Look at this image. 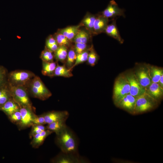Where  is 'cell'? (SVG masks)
Wrapping results in <instances>:
<instances>
[{"instance_id":"cell-29","label":"cell","mask_w":163,"mask_h":163,"mask_svg":"<svg viewBox=\"0 0 163 163\" xmlns=\"http://www.w3.org/2000/svg\"><path fill=\"white\" fill-rule=\"evenodd\" d=\"M99 56L92 45L89 48L87 62L91 66H94L98 60Z\"/></svg>"},{"instance_id":"cell-30","label":"cell","mask_w":163,"mask_h":163,"mask_svg":"<svg viewBox=\"0 0 163 163\" xmlns=\"http://www.w3.org/2000/svg\"><path fill=\"white\" fill-rule=\"evenodd\" d=\"M53 36L59 46H65L68 48L70 46L71 42L62 34L57 32Z\"/></svg>"},{"instance_id":"cell-14","label":"cell","mask_w":163,"mask_h":163,"mask_svg":"<svg viewBox=\"0 0 163 163\" xmlns=\"http://www.w3.org/2000/svg\"><path fill=\"white\" fill-rule=\"evenodd\" d=\"M109 22V18L102 14L96 16L94 26L93 34L97 35L104 32Z\"/></svg>"},{"instance_id":"cell-19","label":"cell","mask_w":163,"mask_h":163,"mask_svg":"<svg viewBox=\"0 0 163 163\" xmlns=\"http://www.w3.org/2000/svg\"><path fill=\"white\" fill-rule=\"evenodd\" d=\"M104 32L108 35L117 40L120 43H123L124 40L120 34L116 25V20H113L111 24H108Z\"/></svg>"},{"instance_id":"cell-17","label":"cell","mask_w":163,"mask_h":163,"mask_svg":"<svg viewBox=\"0 0 163 163\" xmlns=\"http://www.w3.org/2000/svg\"><path fill=\"white\" fill-rule=\"evenodd\" d=\"M81 26H82L80 24L77 25L67 27L59 29L57 32L62 34L72 42Z\"/></svg>"},{"instance_id":"cell-35","label":"cell","mask_w":163,"mask_h":163,"mask_svg":"<svg viewBox=\"0 0 163 163\" xmlns=\"http://www.w3.org/2000/svg\"><path fill=\"white\" fill-rule=\"evenodd\" d=\"M29 134L30 138L31 139L35 135L46 129V126L43 125H33Z\"/></svg>"},{"instance_id":"cell-15","label":"cell","mask_w":163,"mask_h":163,"mask_svg":"<svg viewBox=\"0 0 163 163\" xmlns=\"http://www.w3.org/2000/svg\"><path fill=\"white\" fill-rule=\"evenodd\" d=\"M145 93L157 101L163 96V88L157 83L152 82L146 88Z\"/></svg>"},{"instance_id":"cell-28","label":"cell","mask_w":163,"mask_h":163,"mask_svg":"<svg viewBox=\"0 0 163 163\" xmlns=\"http://www.w3.org/2000/svg\"><path fill=\"white\" fill-rule=\"evenodd\" d=\"M77 57L74 48L72 47L68 51V54L65 62L66 66L69 69L72 70V68L74 65Z\"/></svg>"},{"instance_id":"cell-8","label":"cell","mask_w":163,"mask_h":163,"mask_svg":"<svg viewBox=\"0 0 163 163\" xmlns=\"http://www.w3.org/2000/svg\"><path fill=\"white\" fill-rule=\"evenodd\" d=\"M125 75L129 84L130 94L138 97L145 92L146 88L140 84L134 72H129Z\"/></svg>"},{"instance_id":"cell-3","label":"cell","mask_w":163,"mask_h":163,"mask_svg":"<svg viewBox=\"0 0 163 163\" xmlns=\"http://www.w3.org/2000/svg\"><path fill=\"white\" fill-rule=\"evenodd\" d=\"M35 75L34 73L29 70H16L8 72V82L11 86L26 87Z\"/></svg>"},{"instance_id":"cell-5","label":"cell","mask_w":163,"mask_h":163,"mask_svg":"<svg viewBox=\"0 0 163 163\" xmlns=\"http://www.w3.org/2000/svg\"><path fill=\"white\" fill-rule=\"evenodd\" d=\"M130 91L129 84L125 75H120L114 84L113 98L114 103L117 104L122 98L129 94Z\"/></svg>"},{"instance_id":"cell-20","label":"cell","mask_w":163,"mask_h":163,"mask_svg":"<svg viewBox=\"0 0 163 163\" xmlns=\"http://www.w3.org/2000/svg\"><path fill=\"white\" fill-rule=\"evenodd\" d=\"M96 16L87 13L80 23L84 26L91 34H93L94 26Z\"/></svg>"},{"instance_id":"cell-31","label":"cell","mask_w":163,"mask_h":163,"mask_svg":"<svg viewBox=\"0 0 163 163\" xmlns=\"http://www.w3.org/2000/svg\"><path fill=\"white\" fill-rule=\"evenodd\" d=\"M45 46L54 53L57 50L59 46L53 36L50 35L46 40Z\"/></svg>"},{"instance_id":"cell-2","label":"cell","mask_w":163,"mask_h":163,"mask_svg":"<svg viewBox=\"0 0 163 163\" xmlns=\"http://www.w3.org/2000/svg\"><path fill=\"white\" fill-rule=\"evenodd\" d=\"M26 87L30 96L42 101L47 99L52 95L40 77L36 75Z\"/></svg>"},{"instance_id":"cell-24","label":"cell","mask_w":163,"mask_h":163,"mask_svg":"<svg viewBox=\"0 0 163 163\" xmlns=\"http://www.w3.org/2000/svg\"><path fill=\"white\" fill-rule=\"evenodd\" d=\"M8 82L0 87V107L12 98Z\"/></svg>"},{"instance_id":"cell-23","label":"cell","mask_w":163,"mask_h":163,"mask_svg":"<svg viewBox=\"0 0 163 163\" xmlns=\"http://www.w3.org/2000/svg\"><path fill=\"white\" fill-rule=\"evenodd\" d=\"M66 120H59L47 124L46 126V129L51 131L53 133H55L56 134L67 126L66 124Z\"/></svg>"},{"instance_id":"cell-16","label":"cell","mask_w":163,"mask_h":163,"mask_svg":"<svg viewBox=\"0 0 163 163\" xmlns=\"http://www.w3.org/2000/svg\"><path fill=\"white\" fill-rule=\"evenodd\" d=\"M20 107L12 97L0 107V110L3 112L8 117L19 110Z\"/></svg>"},{"instance_id":"cell-13","label":"cell","mask_w":163,"mask_h":163,"mask_svg":"<svg viewBox=\"0 0 163 163\" xmlns=\"http://www.w3.org/2000/svg\"><path fill=\"white\" fill-rule=\"evenodd\" d=\"M137 97L129 94L122 98L117 104L129 111L134 112Z\"/></svg>"},{"instance_id":"cell-10","label":"cell","mask_w":163,"mask_h":163,"mask_svg":"<svg viewBox=\"0 0 163 163\" xmlns=\"http://www.w3.org/2000/svg\"><path fill=\"white\" fill-rule=\"evenodd\" d=\"M20 111L21 114V119L18 125L21 129L29 127L33 125L32 121L35 114L34 111L25 107H20Z\"/></svg>"},{"instance_id":"cell-25","label":"cell","mask_w":163,"mask_h":163,"mask_svg":"<svg viewBox=\"0 0 163 163\" xmlns=\"http://www.w3.org/2000/svg\"><path fill=\"white\" fill-rule=\"evenodd\" d=\"M90 34L85 30L80 29L73 39L72 42L75 43H87L90 39Z\"/></svg>"},{"instance_id":"cell-12","label":"cell","mask_w":163,"mask_h":163,"mask_svg":"<svg viewBox=\"0 0 163 163\" xmlns=\"http://www.w3.org/2000/svg\"><path fill=\"white\" fill-rule=\"evenodd\" d=\"M43 114L46 123L47 124L59 120H67L69 116V112L66 110H53Z\"/></svg>"},{"instance_id":"cell-9","label":"cell","mask_w":163,"mask_h":163,"mask_svg":"<svg viewBox=\"0 0 163 163\" xmlns=\"http://www.w3.org/2000/svg\"><path fill=\"white\" fill-rule=\"evenodd\" d=\"M134 72L140 84L145 88L152 82L150 74L149 66L142 65Z\"/></svg>"},{"instance_id":"cell-34","label":"cell","mask_w":163,"mask_h":163,"mask_svg":"<svg viewBox=\"0 0 163 163\" xmlns=\"http://www.w3.org/2000/svg\"><path fill=\"white\" fill-rule=\"evenodd\" d=\"M8 72L4 66L0 65V87L8 83Z\"/></svg>"},{"instance_id":"cell-1","label":"cell","mask_w":163,"mask_h":163,"mask_svg":"<svg viewBox=\"0 0 163 163\" xmlns=\"http://www.w3.org/2000/svg\"><path fill=\"white\" fill-rule=\"evenodd\" d=\"M56 143L61 152L78 154V141L74 132L67 126L56 134Z\"/></svg>"},{"instance_id":"cell-27","label":"cell","mask_w":163,"mask_h":163,"mask_svg":"<svg viewBox=\"0 0 163 163\" xmlns=\"http://www.w3.org/2000/svg\"><path fill=\"white\" fill-rule=\"evenodd\" d=\"M150 74L152 82L158 83L162 75L163 70L161 68L154 66H150Z\"/></svg>"},{"instance_id":"cell-32","label":"cell","mask_w":163,"mask_h":163,"mask_svg":"<svg viewBox=\"0 0 163 163\" xmlns=\"http://www.w3.org/2000/svg\"><path fill=\"white\" fill-rule=\"evenodd\" d=\"M40 58L42 61L47 62H53L54 58V53L45 46L44 49L41 53Z\"/></svg>"},{"instance_id":"cell-22","label":"cell","mask_w":163,"mask_h":163,"mask_svg":"<svg viewBox=\"0 0 163 163\" xmlns=\"http://www.w3.org/2000/svg\"><path fill=\"white\" fill-rule=\"evenodd\" d=\"M73 76L72 70L68 69L66 65H59L57 64L54 72L53 77L60 76L70 78Z\"/></svg>"},{"instance_id":"cell-18","label":"cell","mask_w":163,"mask_h":163,"mask_svg":"<svg viewBox=\"0 0 163 163\" xmlns=\"http://www.w3.org/2000/svg\"><path fill=\"white\" fill-rule=\"evenodd\" d=\"M52 133L51 131L46 129L34 135L32 138L31 145L33 148H38L43 144L46 137Z\"/></svg>"},{"instance_id":"cell-26","label":"cell","mask_w":163,"mask_h":163,"mask_svg":"<svg viewBox=\"0 0 163 163\" xmlns=\"http://www.w3.org/2000/svg\"><path fill=\"white\" fill-rule=\"evenodd\" d=\"M68 48L65 46H59L54 53V58L57 61L65 63L68 53Z\"/></svg>"},{"instance_id":"cell-11","label":"cell","mask_w":163,"mask_h":163,"mask_svg":"<svg viewBox=\"0 0 163 163\" xmlns=\"http://www.w3.org/2000/svg\"><path fill=\"white\" fill-rule=\"evenodd\" d=\"M123 9L120 8L114 0L110 1L107 8L102 12V15L109 18L118 16L125 17Z\"/></svg>"},{"instance_id":"cell-37","label":"cell","mask_w":163,"mask_h":163,"mask_svg":"<svg viewBox=\"0 0 163 163\" xmlns=\"http://www.w3.org/2000/svg\"><path fill=\"white\" fill-rule=\"evenodd\" d=\"M74 49L77 55L80 53L88 48L87 43H75Z\"/></svg>"},{"instance_id":"cell-33","label":"cell","mask_w":163,"mask_h":163,"mask_svg":"<svg viewBox=\"0 0 163 163\" xmlns=\"http://www.w3.org/2000/svg\"><path fill=\"white\" fill-rule=\"evenodd\" d=\"M89 48L85 51L77 55L76 58L75 62L72 68V69L78 65L87 61Z\"/></svg>"},{"instance_id":"cell-38","label":"cell","mask_w":163,"mask_h":163,"mask_svg":"<svg viewBox=\"0 0 163 163\" xmlns=\"http://www.w3.org/2000/svg\"><path fill=\"white\" fill-rule=\"evenodd\" d=\"M33 125H43L46 124L43 114L37 116L35 114L32 121Z\"/></svg>"},{"instance_id":"cell-39","label":"cell","mask_w":163,"mask_h":163,"mask_svg":"<svg viewBox=\"0 0 163 163\" xmlns=\"http://www.w3.org/2000/svg\"><path fill=\"white\" fill-rule=\"evenodd\" d=\"M163 75H162L160 78L158 82L157 83L162 88H163Z\"/></svg>"},{"instance_id":"cell-36","label":"cell","mask_w":163,"mask_h":163,"mask_svg":"<svg viewBox=\"0 0 163 163\" xmlns=\"http://www.w3.org/2000/svg\"><path fill=\"white\" fill-rule=\"evenodd\" d=\"M8 117L11 122L18 125L21 119V114L20 110L14 112Z\"/></svg>"},{"instance_id":"cell-21","label":"cell","mask_w":163,"mask_h":163,"mask_svg":"<svg viewBox=\"0 0 163 163\" xmlns=\"http://www.w3.org/2000/svg\"><path fill=\"white\" fill-rule=\"evenodd\" d=\"M41 73L44 75L50 77H53L54 71L56 67L57 62H47L42 61Z\"/></svg>"},{"instance_id":"cell-4","label":"cell","mask_w":163,"mask_h":163,"mask_svg":"<svg viewBox=\"0 0 163 163\" xmlns=\"http://www.w3.org/2000/svg\"><path fill=\"white\" fill-rule=\"evenodd\" d=\"M9 86L12 98L20 107H27L35 111V108L30 98V95L26 87L9 85Z\"/></svg>"},{"instance_id":"cell-6","label":"cell","mask_w":163,"mask_h":163,"mask_svg":"<svg viewBox=\"0 0 163 163\" xmlns=\"http://www.w3.org/2000/svg\"><path fill=\"white\" fill-rule=\"evenodd\" d=\"M157 103V100L145 92L137 97L134 112L148 111L154 107Z\"/></svg>"},{"instance_id":"cell-7","label":"cell","mask_w":163,"mask_h":163,"mask_svg":"<svg viewBox=\"0 0 163 163\" xmlns=\"http://www.w3.org/2000/svg\"><path fill=\"white\" fill-rule=\"evenodd\" d=\"M51 161L55 163H86L89 161L79 154L65 153L61 152L52 159Z\"/></svg>"}]
</instances>
